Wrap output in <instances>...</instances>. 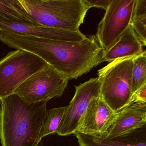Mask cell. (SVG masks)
I'll return each instance as SVG.
<instances>
[{"instance_id": "cell-1", "label": "cell", "mask_w": 146, "mask_h": 146, "mask_svg": "<svg viewBox=\"0 0 146 146\" xmlns=\"http://www.w3.org/2000/svg\"><path fill=\"white\" fill-rule=\"evenodd\" d=\"M0 41L12 48L35 54L68 81L77 79L104 62L105 52L95 35L81 42L62 41L1 31Z\"/></svg>"}, {"instance_id": "cell-2", "label": "cell", "mask_w": 146, "mask_h": 146, "mask_svg": "<svg viewBox=\"0 0 146 146\" xmlns=\"http://www.w3.org/2000/svg\"><path fill=\"white\" fill-rule=\"evenodd\" d=\"M47 103L27 104L14 94L0 100L2 146H39Z\"/></svg>"}, {"instance_id": "cell-3", "label": "cell", "mask_w": 146, "mask_h": 146, "mask_svg": "<svg viewBox=\"0 0 146 146\" xmlns=\"http://www.w3.org/2000/svg\"><path fill=\"white\" fill-rule=\"evenodd\" d=\"M19 7L41 26L79 32L89 10L84 0H17Z\"/></svg>"}, {"instance_id": "cell-4", "label": "cell", "mask_w": 146, "mask_h": 146, "mask_svg": "<svg viewBox=\"0 0 146 146\" xmlns=\"http://www.w3.org/2000/svg\"><path fill=\"white\" fill-rule=\"evenodd\" d=\"M135 56L115 60L98 70V78L101 83L100 96L115 113L130 104Z\"/></svg>"}, {"instance_id": "cell-5", "label": "cell", "mask_w": 146, "mask_h": 146, "mask_svg": "<svg viewBox=\"0 0 146 146\" xmlns=\"http://www.w3.org/2000/svg\"><path fill=\"white\" fill-rule=\"evenodd\" d=\"M48 65L28 51L17 49L8 53L0 60V100L13 94L24 82Z\"/></svg>"}, {"instance_id": "cell-6", "label": "cell", "mask_w": 146, "mask_h": 146, "mask_svg": "<svg viewBox=\"0 0 146 146\" xmlns=\"http://www.w3.org/2000/svg\"><path fill=\"white\" fill-rule=\"evenodd\" d=\"M68 80L48 65L30 77L14 91L27 104L48 102L60 97L68 84Z\"/></svg>"}, {"instance_id": "cell-7", "label": "cell", "mask_w": 146, "mask_h": 146, "mask_svg": "<svg viewBox=\"0 0 146 146\" xmlns=\"http://www.w3.org/2000/svg\"><path fill=\"white\" fill-rule=\"evenodd\" d=\"M135 2V0H111L95 35L105 52L119 40L130 25Z\"/></svg>"}, {"instance_id": "cell-8", "label": "cell", "mask_w": 146, "mask_h": 146, "mask_svg": "<svg viewBox=\"0 0 146 146\" xmlns=\"http://www.w3.org/2000/svg\"><path fill=\"white\" fill-rule=\"evenodd\" d=\"M75 94L68 106L57 130L58 135H74L91 101L100 96L101 83L98 78L75 86Z\"/></svg>"}, {"instance_id": "cell-9", "label": "cell", "mask_w": 146, "mask_h": 146, "mask_svg": "<svg viewBox=\"0 0 146 146\" xmlns=\"http://www.w3.org/2000/svg\"><path fill=\"white\" fill-rule=\"evenodd\" d=\"M116 114L117 113L111 109L100 96L96 97L89 104L75 133L102 135L112 124Z\"/></svg>"}, {"instance_id": "cell-10", "label": "cell", "mask_w": 146, "mask_h": 146, "mask_svg": "<svg viewBox=\"0 0 146 146\" xmlns=\"http://www.w3.org/2000/svg\"><path fill=\"white\" fill-rule=\"evenodd\" d=\"M0 31H9L62 41L81 42L87 38L80 31L74 32L25 23L1 17H0Z\"/></svg>"}, {"instance_id": "cell-11", "label": "cell", "mask_w": 146, "mask_h": 146, "mask_svg": "<svg viewBox=\"0 0 146 146\" xmlns=\"http://www.w3.org/2000/svg\"><path fill=\"white\" fill-rule=\"evenodd\" d=\"M146 123V103L131 104L117 113L107 131L100 136L111 139L126 135L142 128Z\"/></svg>"}, {"instance_id": "cell-12", "label": "cell", "mask_w": 146, "mask_h": 146, "mask_svg": "<svg viewBox=\"0 0 146 146\" xmlns=\"http://www.w3.org/2000/svg\"><path fill=\"white\" fill-rule=\"evenodd\" d=\"M143 46L130 25L119 40L105 52L103 60L110 63L118 59L136 56L144 51Z\"/></svg>"}, {"instance_id": "cell-13", "label": "cell", "mask_w": 146, "mask_h": 146, "mask_svg": "<svg viewBox=\"0 0 146 146\" xmlns=\"http://www.w3.org/2000/svg\"><path fill=\"white\" fill-rule=\"evenodd\" d=\"M131 134L111 139L100 136L75 133L79 146H146L145 139L132 137Z\"/></svg>"}, {"instance_id": "cell-14", "label": "cell", "mask_w": 146, "mask_h": 146, "mask_svg": "<svg viewBox=\"0 0 146 146\" xmlns=\"http://www.w3.org/2000/svg\"><path fill=\"white\" fill-rule=\"evenodd\" d=\"M0 17L9 20L41 26L19 7L17 0H0Z\"/></svg>"}, {"instance_id": "cell-15", "label": "cell", "mask_w": 146, "mask_h": 146, "mask_svg": "<svg viewBox=\"0 0 146 146\" xmlns=\"http://www.w3.org/2000/svg\"><path fill=\"white\" fill-rule=\"evenodd\" d=\"M133 65L131 77L132 95L146 84V52L136 55L133 58Z\"/></svg>"}, {"instance_id": "cell-16", "label": "cell", "mask_w": 146, "mask_h": 146, "mask_svg": "<svg viewBox=\"0 0 146 146\" xmlns=\"http://www.w3.org/2000/svg\"><path fill=\"white\" fill-rule=\"evenodd\" d=\"M66 106L54 108L47 111L41 131L40 137L56 133L65 112Z\"/></svg>"}, {"instance_id": "cell-17", "label": "cell", "mask_w": 146, "mask_h": 146, "mask_svg": "<svg viewBox=\"0 0 146 146\" xmlns=\"http://www.w3.org/2000/svg\"><path fill=\"white\" fill-rule=\"evenodd\" d=\"M130 25L143 46H146V19L131 22Z\"/></svg>"}, {"instance_id": "cell-18", "label": "cell", "mask_w": 146, "mask_h": 146, "mask_svg": "<svg viewBox=\"0 0 146 146\" xmlns=\"http://www.w3.org/2000/svg\"><path fill=\"white\" fill-rule=\"evenodd\" d=\"M146 19V0H135L131 22Z\"/></svg>"}, {"instance_id": "cell-19", "label": "cell", "mask_w": 146, "mask_h": 146, "mask_svg": "<svg viewBox=\"0 0 146 146\" xmlns=\"http://www.w3.org/2000/svg\"><path fill=\"white\" fill-rule=\"evenodd\" d=\"M146 103V84L136 91L133 95L130 104Z\"/></svg>"}, {"instance_id": "cell-20", "label": "cell", "mask_w": 146, "mask_h": 146, "mask_svg": "<svg viewBox=\"0 0 146 146\" xmlns=\"http://www.w3.org/2000/svg\"><path fill=\"white\" fill-rule=\"evenodd\" d=\"M90 9L92 7L102 8L106 10L111 0H84Z\"/></svg>"}]
</instances>
